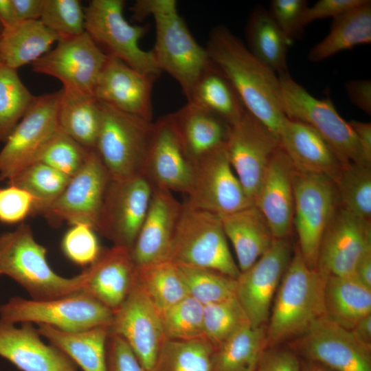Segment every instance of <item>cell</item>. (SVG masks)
Wrapping results in <instances>:
<instances>
[{
  "label": "cell",
  "mask_w": 371,
  "mask_h": 371,
  "mask_svg": "<svg viewBox=\"0 0 371 371\" xmlns=\"http://www.w3.org/2000/svg\"><path fill=\"white\" fill-rule=\"evenodd\" d=\"M205 47L246 111L278 136L286 117L278 76L256 58L245 43L225 25H217L210 31Z\"/></svg>",
  "instance_id": "obj_1"
},
{
  "label": "cell",
  "mask_w": 371,
  "mask_h": 371,
  "mask_svg": "<svg viewBox=\"0 0 371 371\" xmlns=\"http://www.w3.org/2000/svg\"><path fill=\"white\" fill-rule=\"evenodd\" d=\"M131 11L137 21L153 18L156 35L152 52L157 65L177 82L188 100L199 77L213 63L179 14L177 1L137 0Z\"/></svg>",
  "instance_id": "obj_2"
},
{
  "label": "cell",
  "mask_w": 371,
  "mask_h": 371,
  "mask_svg": "<svg viewBox=\"0 0 371 371\" xmlns=\"http://www.w3.org/2000/svg\"><path fill=\"white\" fill-rule=\"evenodd\" d=\"M326 276L307 265L297 245L273 301L265 348L300 337L326 315Z\"/></svg>",
  "instance_id": "obj_3"
},
{
  "label": "cell",
  "mask_w": 371,
  "mask_h": 371,
  "mask_svg": "<svg viewBox=\"0 0 371 371\" xmlns=\"http://www.w3.org/2000/svg\"><path fill=\"white\" fill-rule=\"evenodd\" d=\"M47 249L35 240L30 225L21 223L14 231L0 234V271L17 282L31 300H49L80 291L88 277L82 273L65 278L47 260Z\"/></svg>",
  "instance_id": "obj_4"
},
{
  "label": "cell",
  "mask_w": 371,
  "mask_h": 371,
  "mask_svg": "<svg viewBox=\"0 0 371 371\" xmlns=\"http://www.w3.org/2000/svg\"><path fill=\"white\" fill-rule=\"evenodd\" d=\"M218 214L183 203L168 260L236 279L240 273Z\"/></svg>",
  "instance_id": "obj_5"
},
{
  "label": "cell",
  "mask_w": 371,
  "mask_h": 371,
  "mask_svg": "<svg viewBox=\"0 0 371 371\" xmlns=\"http://www.w3.org/2000/svg\"><path fill=\"white\" fill-rule=\"evenodd\" d=\"M286 117L313 128L328 144L343 164L368 165L349 122L337 112L330 98L317 99L289 74L278 75Z\"/></svg>",
  "instance_id": "obj_6"
},
{
  "label": "cell",
  "mask_w": 371,
  "mask_h": 371,
  "mask_svg": "<svg viewBox=\"0 0 371 371\" xmlns=\"http://www.w3.org/2000/svg\"><path fill=\"white\" fill-rule=\"evenodd\" d=\"M100 104L102 117L95 150L111 180L144 175L154 122Z\"/></svg>",
  "instance_id": "obj_7"
},
{
  "label": "cell",
  "mask_w": 371,
  "mask_h": 371,
  "mask_svg": "<svg viewBox=\"0 0 371 371\" xmlns=\"http://www.w3.org/2000/svg\"><path fill=\"white\" fill-rule=\"evenodd\" d=\"M113 316V311L82 291L45 301L14 296L0 305L1 320L45 324L65 332L109 327Z\"/></svg>",
  "instance_id": "obj_8"
},
{
  "label": "cell",
  "mask_w": 371,
  "mask_h": 371,
  "mask_svg": "<svg viewBox=\"0 0 371 371\" xmlns=\"http://www.w3.org/2000/svg\"><path fill=\"white\" fill-rule=\"evenodd\" d=\"M124 5L123 0L90 1L85 10V32L108 56L157 79L161 72L152 51L139 45L148 26L128 23L124 16Z\"/></svg>",
  "instance_id": "obj_9"
},
{
  "label": "cell",
  "mask_w": 371,
  "mask_h": 371,
  "mask_svg": "<svg viewBox=\"0 0 371 371\" xmlns=\"http://www.w3.org/2000/svg\"><path fill=\"white\" fill-rule=\"evenodd\" d=\"M293 191L297 247L307 265L316 269L322 238L340 205L337 189L334 181L325 175L295 169Z\"/></svg>",
  "instance_id": "obj_10"
},
{
  "label": "cell",
  "mask_w": 371,
  "mask_h": 371,
  "mask_svg": "<svg viewBox=\"0 0 371 371\" xmlns=\"http://www.w3.org/2000/svg\"><path fill=\"white\" fill-rule=\"evenodd\" d=\"M60 90L35 96L0 151V180L9 181L36 161L58 129Z\"/></svg>",
  "instance_id": "obj_11"
},
{
  "label": "cell",
  "mask_w": 371,
  "mask_h": 371,
  "mask_svg": "<svg viewBox=\"0 0 371 371\" xmlns=\"http://www.w3.org/2000/svg\"><path fill=\"white\" fill-rule=\"evenodd\" d=\"M186 194V203L190 206L218 216L254 205L230 164L225 146L193 162L192 177Z\"/></svg>",
  "instance_id": "obj_12"
},
{
  "label": "cell",
  "mask_w": 371,
  "mask_h": 371,
  "mask_svg": "<svg viewBox=\"0 0 371 371\" xmlns=\"http://www.w3.org/2000/svg\"><path fill=\"white\" fill-rule=\"evenodd\" d=\"M295 247L291 236L273 238L267 251L236 278V297L253 326L266 325L268 322Z\"/></svg>",
  "instance_id": "obj_13"
},
{
  "label": "cell",
  "mask_w": 371,
  "mask_h": 371,
  "mask_svg": "<svg viewBox=\"0 0 371 371\" xmlns=\"http://www.w3.org/2000/svg\"><path fill=\"white\" fill-rule=\"evenodd\" d=\"M153 188L144 175L111 180L95 230L114 243L132 249L150 202Z\"/></svg>",
  "instance_id": "obj_14"
},
{
  "label": "cell",
  "mask_w": 371,
  "mask_h": 371,
  "mask_svg": "<svg viewBox=\"0 0 371 371\" xmlns=\"http://www.w3.org/2000/svg\"><path fill=\"white\" fill-rule=\"evenodd\" d=\"M225 147L236 175L254 204L271 158L280 147L278 137L246 111L229 126Z\"/></svg>",
  "instance_id": "obj_15"
},
{
  "label": "cell",
  "mask_w": 371,
  "mask_h": 371,
  "mask_svg": "<svg viewBox=\"0 0 371 371\" xmlns=\"http://www.w3.org/2000/svg\"><path fill=\"white\" fill-rule=\"evenodd\" d=\"M111 177L95 149L89 151L82 168L61 194L41 214L52 225L85 223L95 230Z\"/></svg>",
  "instance_id": "obj_16"
},
{
  "label": "cell",
  "mask_w": 371,
  "mask_h": 371,
  "mask_svg": "<svg viewBox=\"0 0 371 371\" xmlns=\"http://www.w3.org/2000/svg\"><path fill=\"white\" fill-rule=\"evenodd\" d=\"M291 348L332 371H371V348L326 315L295 339Z\"/></svg>",
  "instance_id": "obj_17"
},
{
  "label": "cell",
  "mask_w": 371,
  "mask_h": 371,
  "mask_svg": "<svg viewBox=\"0 0 371 371\" xmlns=\"http://www.w3.org/2000/svg\"><path fill=\"white\" fill-rule=\"evenodd\" d=\"M109 331L128 344L145 371H154L166 341L160 311L136 281L113 312Z\"/></svg>",
  "instance_id": "obj_18"
},
{
  "label": "cell",
  "mask_w": 371,
  "mask_h": 371,
  "mask_svg": "<svg viewBox=\"0 0 371 371\" xmlns=\"http://www.w3.org/2000/svg\"><path fill=\"white\" fill-rule=\"evenodd\" d=\"M108 55L85 32L60 39L56 46L34 61V72L59 80L63 87L93 95Z\"/></svg>",
  "instance_id": "obj_19"
},
{
  "label": "cell",
  "mask_w": 371,
  "mask_h": 371,
  "mask_svg": "<svg viewBox=\"0 0 371 371\" xmlns=\"http://www.w3.org/2000/svg\"><path fill=\"white\" fill-rule=\"evenodd\" d=\"M369 250L371 221L339 205L322 238L316 269L326 276H354L359 260Z\"/></svg>",
  "instance_id": "obj_20"
},
{
  "label": "cell",
  "mask_w": 371,
  "mask_h": 371,
  "mask_svg": "<svg viewBox=\"0 0 371 371\" xmlns=\"http://www.w3.org/2000/svg\"><path fill=\"white\" fill-rule=\"evenodd\" d=\"M192 172L193 163L170 115L159 118L154 122L144 175L153 188L186 194Z\"/></svg>",
  "instance_id": "obj_21"
},
{
  "label": "cell",
  "mask_w": 371,
  "mask_h": 371,
  "mask_svg": "<svg viewBox=\"0 0 371 371\" xmlns=\"http://www.w3.org/2000/svg\"><path fill=\"white\" fill-rule=\"evenodd\" d=\"M155 79L108 56L95 84L93 95L100 102L153 122L152 95Z\"/></svg>",
  "instance_id": "obj_22"
},
{
  "label": "cell",
  "mask_w": 371,
  "mask_h": 371,
  "mask_svg": "<svg viewBox=\"0 0 371 371\" xmlns=\"http://www.w3.org/2000/svg\"><path fill=\"white\" fill-rule=\"evenodd\" d=\"M183 203L166 190L153 188L149 207L131 249L137 267L168 260Z\"/></svg>",
  "instance_id": "obj_23"
},
{
  "label": "cell",
  "mask_w": 371,
  "mask_h": 371,
  "mask_svg": "<svg viewBox=\"0 0 371 371\" xmlns=\"http://www.w3.org/2000/svg\"><path fill=\"white\" fill-rule=\"evenodd\" d=\"M294 167L280 146L268 164L254 205L261 212L274 238L291 236L293 227Z\"/></svg>",
  "instance_id": "obj_24"
},
{
  "label": "cell",
  "mask_w": 371,
  "mask_h": 371,
  "mask_svg": "<svg viewBox=\"0 0 371 371\" xmlns=\"http://www.w3.org/2000/svg\"><path fill=\"white\" fill-rule=\"evenodd\" d=\"M0 357L21 371H77L67 355L42 340L32 323L16 326L0 319Z\"/></svg>",
  "instance_id": "obj_25"
},
{
  "label": "cell",
  "mask_w": 371,
  "mask_h": 371,
  "mask_svg": "<svg viewBox=\"0 0 371 371\" xmlns=\"http://www.w3.org/2000/svg\"><path fill=\"white\" fill-rule=\"evenodd\" d=\"M87 270L88 277L82 291L114 312L131 292L136 281L137 267L131 249L114 245L102 250Z\"/></svg>",
  "instance_id": "obj_26"
},
{
  "label": "cell",
  "mask_w": 371,
  "mask_h": 371,
  "mask_svg": "<svg viewBox=\"0 0 371 371\" xmlns=\"http://www.w3.org/2000/svg\"><path fill=\"white\" fill-rule=\"evenodd\" d=\"M278 137L280 148L298 171L323 174L334 181L344 165L326 142L304 123L285 117Z\"/></svg>",
  "instance_id": "obj_27"
},
{
  "label": "cell",
  "mask_w": 371,
  "mask_h": 371,
  "mask_svg": "<svg viewBox=\"0 0 371 371\" xmlns=\"http://www.w3.org/2000/svg\"><path fill=\"white\" fill-rule=\"evenodd\" d=\"M170 115L192 163L225 145L229 125L215 114L187 102Z\"/></svg>",
  "instance_id": "obj_28"
},
{
  "label": "cell",
  "mask_w": 371,
  "mask_h": 371,
  "mask_svg": "<svg viewBox=\"0 0 371 371\" xmlns=\"http://www.w3.org/2000/svg\"><path fill=\"white\" fill-rule=\"evenodd\" d=\"M233 246L240 272L249 269L267 251L273 236L266 218L254 205L220 216Z\"/></svg>",
  "instance_id": "obj_29"
},
{
  "label": "cell",
  "mask_w": 371,
  "mask_h": 371,
  "mask_svg": "<svg viewBox=\"0 0 371 371\" xmlns=\"http://www.w3.org/2000/svg\"><path fill=\"white\" fill-rule=\"evenodd\" d=\"M40 335L83 371H107L106 342L109 326H98L80 332H65L45 324H38Z\"/></svg>",
  "instance_id": "obj_30"
},
{
  "label": "cell",
  "mask_w": 371,
  "mask_h": 371,
  "mask_svg": "<svg viewBox=\"0 0 371 371\" xmlns=\"http://www.w3.org/2000/svg\"><path fill=\"white\" fill-rule=\"evenodd\" d=\"M100 102L89 93L63 87L58 106V128L87 149H95L102 123Z\"/></svg>",
  "instance_id": "obj_31"
},
{
  "label": "cell",
  "mask_w": 371,
  "mask_h": 371,
  "mask_svg": "<svg viewBox=\"0 0 371 371\" xmlns=\"http://www.w3.org/2000/svg\"><path fill=\"white\" fill-rule=\"evenodd\" d=\"M59 36L41 21H18L4 29L0 36V56L3 65L17 70L47 53Z\"/></svg>",
  "instance_id": "obj_32"
},
{
  "label": "cell",
  "mask_w": 371,
  "mask_h": 371,
  "mask_svg": "<svg viewBox=\"0 0 371 371\" xmlns=\"http://www.w3.org/2000/svg\"><path fill=\"white\" fill-rule=\"evenodd\" d=\"M324 304L326 317L350 330L360 319L371 314V289L355 276H328Z\"/></svg>",
  "instance_id": "obj_33"
},
{
  "label": "cell",
  "mask_w": 371,
  "mask_h": 371,
  "mask_svg": "<svg viewBox=\"0 0 371 371\" xmlns=\"http://www.w3.org/2000/svg\"><path fill=\"white\" fill-rule=\"evenodd\" d=\"M371 42V1L359 5L333 19L329 33L308 52L313 63L324 60L344 50Z\"/></svg>",
  "instance_id": "obj_34"
},
{
  "label": "cell",
  "mask_w": 371,
  "mask_h": 371,
  "mask_svg": "<svg viewBox=\"0 0 371 371\" xmlns=\"http://www.w3.org/2000/svg\"><path fill=\"white\" fill-rule=\"evenodd\" d=\"M246 47L278 75L287 72V53L291 43L276 23L269 10L256 5L245 25Z\"/></svg>",
  "instance_id": "obj_35"
},
{
  "label": "cell",
  "mask_w": 371,
  "mask_h": 371,
  "mask_svg": "<svg viewBox=\"0 0 371 371\" xmlns=\"http://www.w3.org/2000/svg\"><path fill=\"white\" fill-rule=\"evenodd\" d=\"M187 102L215 114L229 126L246 111L229 80L214 64L199 77Z\"/></svg>",
  "instance_id": "obj_36"
},
{
  "label": "cell",
  "mask_w": 371,
  "mask_h": 371,
  "mask_svg": "<svg viewBox=\"0 0 371 371\" xmlns=\"http://www.w3.org/2000/svg\"><path fill=\"white\" fill-rule=\"evenodd\" d=\"M267 326L247 324L215 348L214 371H255L265 349Z\"/></svg>",
  "instance_id": "obj_37"
},
{
  "label": "cell",
  "mask_w": 371,
  "mask_h": 371,
  "mask_svg": "<svg viewBox=\"0 0 371 371\" xmlns=\"http://www.w3.org/2000/svg\"><path fill=\"white\" fill-rule=\"evenodd\" d=\"M137 282L160 313L189 295L178 265L170 260L137 267Z\"/></svg>",
  "instance_id": "obj_38"
},
{
  "label": "cell",
  "mask_w": 371,
  "mask_h": 371,
  "mask_svg": "<svg viewBox=\"0 0 371 371\" xmlns=\"http://www.w3.org/2000/svg\"><path fill=\"white\" fill-rule=\"evenodd\" d=\"M214 352L206 338L166 340L154 371H214Z\"/></svg>",
  "instance_id": "obj_39"
},
{
  "label": "cell",
  "mask_w": 371,
  "mask_h": 371,
  "mask_svg": "<svg viewBox=\"0 0 371 371\" xmlns=\"http://www.w3.org/2000/svg\"><path fill=\"white\" fill-rule=\"evenodd\" d=\"M70 179L52 167L36 161L20 170L8 181L34 197V214H41L61 194Z\"/></svg>",
  "instance_id": "obj_40"
},
{
  "label": "cell",
  "mask_w": 371,
  "mask_h": 371,
  "mask_svg": "<svg viewBox=\"0 0 371 371\" xmlns=\"http://www.w3.org/2000/svg\"><path fill=\"white\" fill-rule=\"evenodd\" d=\"M334 182L340 206L361 219L371 221V166L344 164Z\"/></svg>",
  "instance_id": "obj_41"
},
{
  "label": "cell",
  "mask_w": 371,
  "mask_h": 371,
  "mask_svg": "<svg viewBox=\"0 0 371 371\" xmlns=\"http://www.w3.org/2000/svg\"><path fill=\"white\" fill-rule=\"evenodd\" d=\"M17 71L0 64V142L5 143L34 98Z\"/></svg>",
  "instance_id": "obj_42"
},
{
  "label": "cell",
  "mask_w": 371,
  "mask_h": 371,
  "mask_svg": "<svg viewBox=\"0 0 371 371\" xmlns=\"http://www.w3.org/2000/svg\"><path fill=\"white\" fill-rule=\"evenodd\" d=\"M178 267L189 295L202 304L236 297V279L207 269L183 265Z\"/></svg>",
  "instance_id": "obj_43"
},
{
  "label": "cell",
  "mask_w": 371,
  "mask_h": 371,
  "mask_svg": "<svg viewBox=\"0 0 371 371\" xmlns=\"http://www.w3.org/2000/svg\"><path fill=\"white\" fill-rule=\"evenodd\" d=\"M204 305L188 295L161 313L166 340L205 338L203 331Z\"/></svg>",
  "instance_id": "obj_44"
},
{
  "label": "cell",
  "mask_w": 371,
  "mask_h": 371,
  "mask_svg": "<svg viewBox=\"0 0 371 371\" xmlns=\"http://www.w3.org/2000/svg\"><path fill=\"white\" fill-rule=\"evenodd\" d=\"M247 324L249 319L236 297L204 305V336L215 348Z\"/></svg>",
  "instance_id": "obj_45"
},
{
  "label": "cell",
  "mask_w": 371,
  "mask_h": 371,
  "mask_svg": "<svg viewBox=\"0 0 371 371\" xmlns=\"http://www.w3.org/2000/svg\"><path fill=\"white\" fill-rule=\"evenodd\" d=\"M89 151L90 149L80 145L58 128L36 161L43 163L71 178L84 166Z\"/></svg>",
  "instance_id": "obj_46"
},
{
  "label": "cell",
  "mask_w": 371,
  "mask_h": 371,
  "mask_svg": "<svg viewBox=\"0 0 371 371\" xmlns=\"http://www.w3.org/2000/svg\"><path fill=\"white\" fill-rule=\"evenodd\" d=\"M40 21L60 40L85 32V11L78 0H43Z\"/></svg>",
  "instance_id": "obj_47"
},
{
  "label": "cell",
  "mask_w": 371,
  "mask_h": 371,
  "mask_svg": "<svg viewBox=\"0 0 371 371\" xmlns=\"http://www.w3.org/2000/svg\"><path fill=\"white\" fill-rule=\"evenodd\" d=\"M61 247L65 256L81 267H89L102 251L95 229L85 223L71 225L64 234Z\"/></svg>",
  "instance_id": "obj_48"
},
{
  "label": "cell",
  "mask_w": 371,
  "mask_h": 371,
  "mask_svg": "<svg viewBox=\"0 0 371 371\" xmlns=\"http://www.w3.org/2000/svg\"><path fill=\"white\" fill-rule=\"evenodd\" d=\"M308 7L306 0H272L268 10L281 31L292 43L302 35L306 27L304 17Z\"/></svg>",
  "instance_id": "obj_49"
},
{
  "label": "cell",
  "mask_w": 371,
  "mask_h": 371,
  "mask_svg": "<svg viewBox=\"0 0 371 371\" xmlns=\"http://www.w3.org/2000/svg\"><path fill=\"white\" fill-rule=\"evenodd\" d=\"M35 200L26 190L12 184L0 188V222L13 225L22 223L34 214Z\"/></svg>",
  "instance_id": "obj_50"
},
{
  "label": "cell",
  "mask_w": 371,
  "mask_h": 371,
  "mask_svg": "<svg viewBox=\"0 0 371 371\" xmlns=\"http://www.w3.org/2000/svg\"><path fill=\"white\" fill-rule=\"evenodd\" d=\"M107 371H145L128 344L109 331L106 342Z\"/></svg>",
  "instance_id": "obj_51"
},
{
  "label": "cell",
  "mask_w": 371,
  "mask_h": 371,
  "mask_svg": "<svg viewBox=\"0 0 371 371\" xmlns=\"http://www.w3.org/2000/svg\"><path fill=\"white\" fill-rule=\"evenodd\" d=\"M255 371H302V361L293 348L276 346L262 351Z\"/></svg>",
  "instance_id": "obj_52"
},
{
  "label": "cell",
  "mask_w": 371,
  "mask_h": 371,
  "mask_svg": "<svg viewBox=\"0 0 371 371\" xmlns=\"http://www.w3.org/2000/svg\"><path fill=\"white\" fill-rule=\"evenodd\" d=\"M363 0H319L308 7L304 17L305 26L313 21L328 17L333 19L359 5Z\"/></svg>",
  "instance_id": "obj_53"
},
{
  "label": "cell",
  "mask_w": 371,
  "mask_h": 371,
  "mask_svg": "<svg viewBox=\"0 0 371 371\" xmlns=\"http://www.w3.org/2000/svg\"><path fill=\"white\" fill-rule=\"evenodd\" d=\"M348 98L352 104L366 114H371L370 80H351L345 84Z\"/></svg>",
  "instance_id": "obj_54"
},
{
  "label": "cell",
  "mask_w": 371,
  "mask_h": 371,
  "mask_svg": "<svg viewBox=\"0 0 371 371\" xmlns=\"http://www.w3.org/2000/svg\"><path fill=\"white\" fill-rule=\"evenodd\" d=\"M19 21L39 20L43 0H12Z\"/></svg>",
  "instance_id": "obj_55"
},
{
  "label": "cell",
  "mask_w": 371,
  "mask_h": 371,
  "mask_svg": "<svg viewBox=\"0 0 371 371\" xmlns=\"http://www.w3.org/2000/svg\"><path fill=\"white\" fill-rule=\"evenodd\" d=\"M349 124L358 139L366 162L371 165V124L352 120Z\"/></svg>",
  "instance_id": "obj_56"
},
{
  "label": "cell",
  "mask_w": 371,
  "mask_h": 371,
  "mask_svg": "<svg viewBox=\"0 0 371 371\" xmlns=\"http://www.w3.org/2000/svg\"><path fill=\"white\" fill-rule=\"evenodd\" d=\"M350 330L359 341L371 348V314L360 319Z\"/></svg>",
  "instance_id": "obj_57"
},
{
  "label": "cell",
  "mask_w": 371,
  "mask_h": 371,
  "mask_svg": "<svg viewBox=\"0 0 371 371\" xmlns=\"http://www.w3.org/2000/svg\"><path fill=\"white\" fill-rule=\"evenodd\" d=\"M354 276L363 285L371 289V250L368 251L361 258Z\"/></svg>",
  "instance_id": "obj_58"
},
{
  "label": "cell",
  "mask_w": 371,
  "mask_h": 371,
  "mask_svg": "<svg viewBox=\"0 0 371 371\" xmlns=\"http://www.w3.org/2000/svg\"><path fill=\"white\" fill-rule=\"evenodd\" d=\"M0 21L4 29L13 26L19 21L12 0H0Z\"/></svg>",
  "instance_id": "obj_59"
},
{
  "label": "cell",
  "mask_w": 371,
  "mask_h": 371,
  "mask_svg": "<svg viewBox=\"0 0 371 371\" xmlns=\"http://www.w3.org/2000/svg\"><path fill=\"white\" fill-rule=\"evenodd\" d=\"M302 371H332L327 368L309 361H306L304 363L302 362Z\"/></svg>",
  "instance_id": "obj_60"
},
{
  "label": "cell",
  "mask_w": 371,
  "mask_h": 371,
  "mask_svg": "<svg viewBox=\"0 0 371 371\" xmlns=\"http://www.w3.org/2000/svg\"><path fill=\"white\" fill-rule=\"evenodd\" d=\"M3 30H4V28H3V25H2L1 23V21H0V36H1V34H3Z\"/></svg>",
  "instance_id": "obj_61"
},
{
  "label": "cell",
  "mask_w": 371,
  "mask_h": 371,
  "mask_svg": "<svg viewBox=\"0 0 371 371\" xmlns=\"http://www.w3.org/2000/svg\"><path fill=\"white\" fill-rule=\"evenodd\" d=\"M1 63H2V62H1V56H0V64H1Z\"/></svg>",
  "instance_id": "obj_62"
},
{
  "label": "cell",
  "mask_w": 371,
  "mask_h": 371,
  "mask_svg": "<svg viewBox=\"0 0 371 371\" xmlns=\"http://www.w3.org/2000/svg\"><path fill=\"white\" fill-rule=\"evenodd\" d=\"M0 275H1V271H0Z\"/></svg>",
  "instance_id": "obj_63"
},
{
  "label": "cell",
  "mask_w": 371,
  "mask_h": 371,
  "mask_svg": "<svg viewBox=\"0 0 371 371\" xmlns=\"http://www.w3.org/2000/svg\"><path fill=\"white\" fill-rule=\"evenodd\" d=\"M0 371H2V370H0Z\"/></svg>",
  "instance_id": "obj_64"
}]
</instances>
